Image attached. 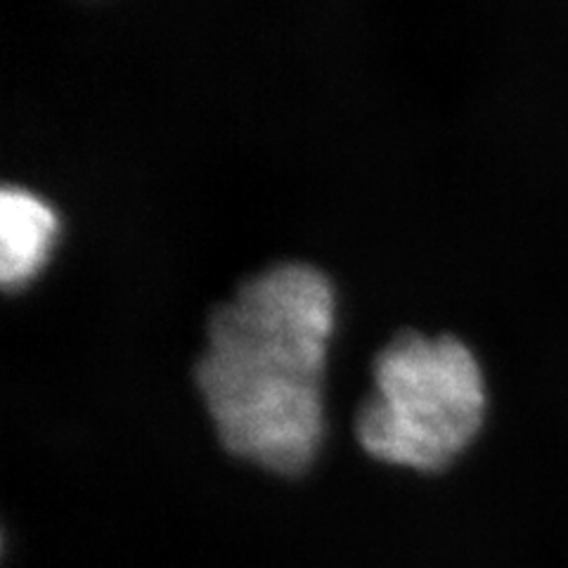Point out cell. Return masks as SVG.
Returning <instances> with one entry per match:
<instances>
[{"instance_id":"obj_1","label":"cell","mask_w":568,"mask_h":568,"mask_svg":"<svg viewBox=\"0 0 568 568\" xmlns=\"http://www.w3.org/2000/svg\"><path fill=\"white\" fill-rule=\"evenodd\" d=\"M332 323V282L301 261L248 275L211 308L194 384L230 455L277 474L315 459Z\"/></svg>"},{"instance_id":"obj_2","label":"cell","mask_w":568,"mask_h":568,"mask_svg":"<svg viewBox=\"0 0 568 568\" xmlns=\"http://www.w3.org/2000/svg\"><path fill=\"white\" fill-rule=\"evenodd\" d=\"M486 415V384L457 336L400 329L372 363L355 415L361 446L382 462L436 471L465 450Z\"/></svg>"},{"instance_id":"obj_3","label":"cell","mask_w":568,"mask_h":568,"mask_svg":"<svg viewBox=\"0 0 568 568\" xmlns=\"http://www.w3.org/2000/svg\"><path fill=\"white\" fill-rule=\"evenodd\" d=\"M58 235V216L39 194L3 185L0 190V282L22 287L43 265Z\"/></svg>"}]
</instances>
